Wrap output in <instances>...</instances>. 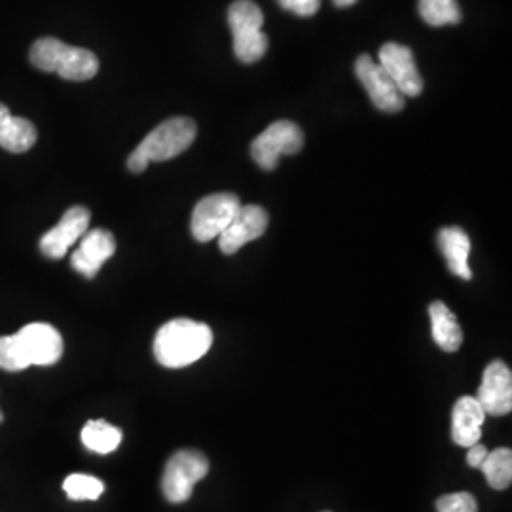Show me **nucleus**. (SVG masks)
<instances>
[{"instance_id": "nucleus-1", "label": "nucleus", "mask_w": 512, "mask_h": 512, "mask_svg": "<svg viewBox=\"0 0 512 512\" xmlns=\"http://www.w3.org/2000/svg\"><path fill=\"white\" fill-rule=\"evenodd\" d=\"M63 355V338L48 323H31L0 338V368L19 372L29 366L55 365Z\"/></svg>"}, {"instance_id": "nucleus-2", "label": "nucleus", "mask_w": 512, "mask_h": 512, "mask_svg": "<svg viewBox=\"0 0 512 512\" xmlns=\"http://www.w3.org/2000/svg\"><path fill=\"white\" fill-rule=\"evenodd\" d=\"M213 346V330L192 319H173L154 338L156 361L165 368H184L200 361Z\"/></svg>"}, {"instance_id": "nucleus-3", "label": "nucleus", "mask_w": 512, "mask_h": 512, "mask_svg": "<svg viewBox=\"0 0 512 512\" xmlns=\"http://www.w3.org/2000/svg\"><path fill=\"white\" fill-rule=\"evenodd\" d=\"M196 135L198 126L190 118L177 116L165 120L164 124L152 129L141 145L129 154V171L143 173L152 162H167L181 156L196 141Z\"/></svg>"}, {"instance_id": "nucleus-4", "label": "nucleus", "mask_w": 512, "mask_h": 512, "mask_svg": "<svg viewBox=\"0 0 512 512\" xmlns=\"http://www.w3.org/2000/svg\"><path fill=\"white\" fill-rule=\"evenodd\" d=\"M29 59L38 71L57 74L69 82H86L99 73L97 55L84 48L69 46L57 38H38Z\"/></svg>"}, {"instance_id": "nucleus-5", "label": "nucleus", "mask_w": 512, "mask_h": 512, "mask_svg": "<svg viewBox=\"0 0 512 512\" xmlns=\"http://www.w3.org/2000/svg\"><path fill=\"white\" fill-rule=\"evenodd\" d=\"M228 25L234 35V54L241 63H256L268 52V37L262 31L264 14L253 0H236L228 8Z\"/></svg>"}, {"instance_id": "nucleus-6", "label": "nucleus", "mask_w": 512, "mask_h": 512, "mask_svg": "<svg viewBox=\"0 0 512 512\" xmlns=\"http://www.w3.org/2000/svg\"><path fill=\"white\" fill-rule=\"evenodd\" d=\"M209 473V461L202 452L181 450L165 465L162 492L169 503H184L192 497L196 484Z\"/></svg>"}, {"instance_id": "nucleus-7", "label": "nucleus", "mask_w": 512, "mask_h": 512, "mask_svg": "<svg viewBox=\"0 0 512 512\" xmlns=\"http://www.w3.org/2000/svg\"><path fill=\"white\" fill-rule=\"evenodd\" d=\"M304 147V133L291 120H279L264 129L251 145V156L258 167L274 171L281 156L298 154Z\"/></svg>"}, {"instance_id": "nucleus-8", "label": "nucleus", "mask_w": 512, "mask_h": 512, "mask_svg": "<svg viewBox=\"0 0 512 512\" xmlns=\"http://www.w3.org/2000/svg\"><path fill=\"white\" fill-rule=\"evenodd\" d=\"M241 207L238 196L219 192L196 203L192 213V236L207 243L219 238Z\"/></svg>"}, {"instance_id": "nucleus-9", "label": "nucleus", "mask_w": 512, "mask_h": 512, "mask_svg": "<svg viewBox=\"0 0 512 512\" xmlns=\"http://www.w3.org/2000/svg\"><path fill=\"white\" fill-rule=\"evenodd\" d=\"M355 74L361 80V84L365 86L376 109L389 112V114H395L404 109L406 97L370 55L363 54L357 57Z\"/></svg>"}, {"instance_id": "nucleus-10", "label": "nucleus", "mask_w": 512, "mask_h": 512, "mask_svg": "<svg viewBox=\"0 0 512 512\" xmlns=\"http://www.w3.org/2000/svg\"><path fill=\"white\" fill-rule=\"evenodd\" d=\"M90 220H92L90 209H86L82 205H73L71 209H67L54 228L48 230L40 238L42 255L48 256L52 260L63 258L69 253V249L88 232Z\"/></svg>"}, {"instance_id": "nucleus-11", "label": "nucleus", "mask_w": 512, "mask_h": 512, "mask_svg": "<svg viewBox=\"0 0 512 512\" xmlns=\"http://www.w3.org/2000/svg\"><path fill=\"white\" fill-rule=\"evenodd\" d=\"M380 67L393 84L401 90L404 97H418L423 92V78H421L414 54L408 46L387 42L380 48Z\"/></svg>"}, {"instance_id": "nucleus-12", "label": "nucleus", "mask_w": 512, "mask_h": 512, "mask_svg": "<svg viewBox=\"0 0 512 512\" xmlns=\"http://www.w3.org/2000/svg\"><path fill=\"white\" fill-rule=\"evenodd\" d=\"M476 401L484 408L486 416H505L512 410L511 368L503 361H492L486 366L482 384L478 387Z\"/></svg>"}, {"instance_id": "nucleus-13", "label": "nucleus", "mask_w": 512, "mask_h": 512, "mask_svg": "<svg viewBox=\"0 0 512 512\" xmlns=\"http://www.w3.org/2000/svg\"><path fill=\"white\" fill-rule=\"evenodd\" d=\"M268 220V213L260 205H241L236 217L219 236L220 251L224 255H236L243 245L264 236Z\"/></svg>"}, {"instance_id": "nucleus-14", "label": "nucleus", "mask_w": 512, "mask_h": 512, "mask_svg": "<svg viewBox=\"0 0 512 512\" xmlns=\"http://www.w3.org/2000/svg\"><path fill=\"white\" fill-rule=\"evenodd\" d=\"M114 253H116L114 236L103 228H95L80 238L78 247L71 256V264L78 274L84 275L86 279H93Z\"/></svg>"}, {"instance_id": "nucleus-15", "label": "nucleus", "mask_w": 512, "mask_h": 512, "mask_svg": "<svg viewBox=\"0 0 512 512\" xmlns=\"http://www.w3.org/2000/svg\"><path fill=\"white\" fill-rule=\"evenodd\" d=\"M486 412L476 397H461L452 412V439L463 448H471L482 437Z\"/></svg>"}, {"instance_id": "nucleus-16", "label": "nucleus", "mask_w": 512, "mask_h": 512, "mask_svg": "<svg viewBox=\"0 0 512 512\" xmlns=\"http://www.w3.org/2000/svg\"><path fill=\"white\" fill-rule=\"evenodd\" d=\"M439 247L452 274L458 275L465 281L473 279V272L469 266L471 239L463 228H458V226L442 228L439 232Z\"/></svg>"}, {"instance_id": "nucleus-17", "label": "nucleus", "mask_w": 512, "mask_h": 512, "mask_svg": "<svg viewBox=\"0 0 512 512\" xmlns=\"http://www.w3.org/2000/svg\"><path fill=\"white\" fill-rule=\"evenodd\" d=\"M37 143V128L27 118L14 116L0 103V147L14 154L31 150Z\"/></svg>"}, {"instance_id": "nucleus-18", "label": "nucleus", "mask_w": 512, "mask_h": 512, "mask_svg": "<svg viewBox=\"0 0 512 512\" xmlns=\"http://www.w3.org/2000/svg\"><path fill=\"white\" fill-rule=\"evenodd\" d=\"M429 317H431L433 340L437 342V346L448 353L458 351L463 344V332L452 310L444 302L437 300L429 306Z\"/></svg>"}, {"instance_id": "nucleus-19", "label": "nucleus", "mask_w": 512, "mask_h": 512, "mask_svg": "<svg viewBox=\"0 0 512 512\" xmlns=\"http://www.w3.org/2000/svg\"><path fill=\"white\" fill-rule=\"evenodd\" d=\"M122 442V431L105 420L88 421L82 429V444L95 454H110Z\"/></svg>"}, {"instance_id": "nucleus-20", "label": "nucleus", "mask_w": 512, "mask_h": 512, "mask_svg": "<svg viewBox=\"0 0 512 512\" xmlns=\"http://www.w3.org/2000/svg\"><path fill=\"white\" fill-rule=\"evenodd\" d=\"M488 484L494 490H507L512 480V454L509 448H497L494 452H488L482 465L478 467Z\"/></svg>"}, {"instance_id": "nucleus-21", "label": "nucleus", "mask_w": 512, "mask_h": 512, "mask_svg": "<svg viewBox=\"0 0 512 512\" xmlns=\"http://www.w3.org/2000/svg\"><path fill=\"white\" fill-rule=\"evenodd\" d=\"M418 12L431 27L458 25L461 21L458 0H418Z\"/></svg>"}, {"instance_id": "nucleus-22", "label": "nucleus", "mask_w": 512, "mask_h": 512, "mask_svg": "<svg viewBox=\"0 0 512 512\" xmlns=\"http://www.w3.org/2000/svg\"><path fill=\"white\" fill-rule=\"evenodd\" d=\"M63 490L73 501H97L105 492V484L95 476L78 473L65 478Z\"/></svg>"}, {"instance_id": "nucleus-23", "label": "nucleus", "mask_w": 512, "mask_h": 512, "mask_svg": "<svg viewBox=\"0 0 512 512\" xmlns=\"http://www.w3.org/2000/svg\"><path fill=\"white\" fill-rule=\"evenodd\" d=\"M437 511L439 512H478L476 499L467 492L459 494L442 495L437 501Z\"/></svg>"}, {"instance_id": "nucleus-24", "label": "nucleus", "mask_w": 512, "mask_h": 512, "mask_svg": "<svg viewBox=\"0 0 512 512\" xmlns=\"http://www.w3.org/2000/svg\"><path fill=\"white\" fill-rule=\"evenodd\" d=\"M285 10L293 12L300 18H310L313 14H317L321 0H277Z\"/></svg>"}, {"instance_id": "nucleus-25", "label": "nucleus", "mask_w": 512, "mask_h": 512, "mask_svg": "<svg viewBox=\"0 0 512 512\" xmlns=\"http://www.w3.org/2000/svg\"><path fill=\"white\" fill-rule=\"evenodd\" d=\"M486 456H488V450L480 444V442H476V444H473L471 448H469V454H467V463L471 465V467H475V469H478L480 465H482V461L486 459Z\"/></svg>"}, {"instance_id": "nucleus-26", "label": "nucleus", "mask_w": 512, "mask_h": 512, "mask_svg": "<svg viewBox=\"0 0 512 512\" xmlns=\"http://www.w3.org/2000/svg\"><path fill=\"white\" fill-rule=\"evenodd\" d=\"M338 8H348V6H353L357 0H332Z\"/></svg>"}, {"instance_id": "nucleus-27", "label": "nucleus", "mask_w": 512, "mask_h": 512, "mask_svg": "<svg viewBox=\"0 0 512 512\" xmlns=\"http://www.w3.org/2000/svg\"><path fill=\"white\" fill-rule=\"evenodd\" d=\"M0 421H2V412H0Z\"/></svg>"}]
</instances>
